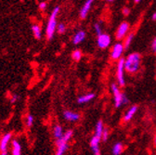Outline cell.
<instances>
[{
    "label": "cell",
    "mask_w": 156,
    "mask_h": 155,
    "mask_svg": "<svg viewBox=\"0 0 156 155\" xmlns=\"http://www.w3.org/2000/svg\"><path fill=\"white\" fill-rule=\"evenodd\" d=\"M141 64V55L140 53L129 54L125 61V69L128 73H136L140 69Z\"/></svg>",
    "instance_id": "1"
},
{
    "label": "cell",
    "mask_w": 156,
    "mask_h": 155,
    "mask_svg": "<svg viewBox=\"0 0 156 155\" xmlns=\"http://www.w3.org/2000/svg\"><path fill=\"white\" fill-rule=\"evenodd\" d=\"M60 10H61L60 7H55L52 9L51 14L48 18V22L47 28H46V35H47V38L48 40L52 39L55 32L57 31V27H58L57 17H58V13H60Z\"/></svg>",
    "instance_id": "2"
},
{
    "label": "cell",
    "mask_w": 156,
    "mask_h": 155,
    "mask_svg": "<svg viewBox=\"0 0 156 155\" xmlns=\"http://www.w3.org/2000/svg\"><path fill=\"white\" fill-rule=\"evenodd\" d=\"M73 136V130H67L66 132H64L63 137L61 139L56 140L55 155H64L65 151L68 149V143L72 139Z\"/></svg>",
    "instance_id": "3"
},
{
    "label": "cell",
    "mask_w": 156,
    "mask_h": 155,
    "mask_svg": "<svg viewBox=\"0 0 156 155\" xmlns=\"http://www.w3.org/2000/svg\"><path fill=\"white\" fill-rule=\"evenodd\" d=\"M111 90L113 95L114 99V106L115 108H120L123 105H126L129 102V100L126 97V95L123 94L118 86V85L116 84H112L111 86Z\"/></svg>",
    "instance_id": "4"
},
{
    "label": "cell",
    "mask_w": 156,
    "mask_h": 155,
    "mask_svg": "<svg viewBox=\"0 0 156 155\" xmlns=\"http://www.w3.org/2000/svg\"><path fill=\"white\" fill-rule=\"evenodd\" d=\"M125 59H120L117 62V68H116V78L118 82L119 86H124L126 85V79H125Z\"/></svg>",
    "instance_id": "5"
},
{
    "label": "cell",
    "mask_w": 156,
    "mask_h": 155,
    "mask_svg": "<svg viewBox=\"0 0 156 155\" xmlns=\"http://www.w3.org/2000/svg\"><path fill=\"white\" fill-rule=\"evenodd\" d=\"M124 50H125V48H124L123 43L114 44L112 48V51H111V58L112 60L119 61L120 59H122L121 57L124 53Z\"/></svg>",
    "instance_id": "6"
},
{
    "label": "cell",
    "mask_w": 156,
    "mask_h": 155,
    "mask_svg": "<svg viewBox=\"0 0 156 155\" xmlns=\"http://www.w3.org/2000/svg\"><path fill=\"white\" fill-rule=\"evenodd\" d=\"M129 23H126V22H124L122 23L119 27L117 28V31H116V33H115V37L117 40H122V39H125L126 36L128 34V31H129Z\"/></svg>",
    "instance_id": "7"
},
{
    "label": "cell",
    "mask_w": 156,
    "mask_h": 155,
    "mask_svg": "<svg viewBox=\"0 0 156 155\" xmlns=\"http://www.w3.org/2000/svg\"><path fill=\"white\" fill-rule=\"evenodd\" d=\"M12 138V133L5 134L0 140V155H8V145Z\"/></svg>",
    "instance_id": "8"
},
{
    "label": "cell",
    "mask_w": 156,
    "mask_h": 155,
    "mask_svg": "<svg viewBox=\"0 0 156 155\" xmlns=\"http://www.w3.org/2000/svg\"><path fill=\"white\" fill-rule=\"evenodd\" d=\"M111 42H112V38L107 33H102L101 35L98 36L97 44H98V47L101 49L107 48L111 45Z\"/></svg>",
    "instance_id": "9"
},
{
    "label": "cell",
    "mask_w": 156,
    "mask_h": 155,
    "mask_svg": "<svg viewBox=\"0 0 156 155\" xmlns=\"http://www.w3.org/2000/svg\"><path fill=\"white\" fill-rule=\"evenodd\" d=\"M101 139L93 136L90 140V148L93 151V155H101V150H100V142Z\"/></svg>",
    "instance_id": "10"
},
{
    "label": "cell",
    "mask_w": 156,
    "mask_h": 155,
    "mask_svg": "<svg viewBox=\"0 0 156 155\" xmlns=\"http://www.w3.org/2000/svg\"><path fill=\"white\" fill-rule=\"evenodd\" d=\"M92 4H93V0H87L84 3V5L82 6V8L80 9V11H79V16L81 19H86L87 16L88 15L90 9H91V7H92Z\"/></svg>",
    "instance_id": "11"
},
{
    "label": "cell",
    "mask_w": 156,
    "mask_h": 155,
    "mask_svg": "<svg viewBox=\"0 0 156 155\" xmlns=\"http://www.w3.org/2000/svg\"><path fill=\"white\" fill-rule=\"evenodd\" d=\"M63 117L65 120L69 122H77L80 119V114L75 111H65L63 112Z\"/></svg>",
    "instance_id": "12"
},
{
    "label": "cell",
    "mask_w": 156,
    "mask_h": 155,
    "mask_svg": "<svg viewBox=\"0 0 156 155\" xmlns=\"http://www.w3.org/2000/svg\"><path fill=\"white\" fill-rule=\"evenodd\" d=\"M86 36H87V33L85 31H83V30L77 31L73 36V44L78 45V44L82 43L86 39Z\"/></svg>",
    "instance_id": "13"
},
{
    "label": "cell",
    "mask_w": 156,
    "mask_h": 155,
    "mask_svg": "<svg viewBox=\"0 0 156 155\" xmlns=\"http://www.w3.org/2000/svg\"><path fill=\"white\" fill-rule=\"evenodd\" d=\"M136 111H138V106L136 105H133L131 106L125 113L124 115V121L125 122H129L130 120L133 119V117L135 116V114L136 113Z\"/></svg>",
    "instance_id": "14"
},
{
    "label": "cell",
    "mask_w": 156,
    "mask_h": 155,
    "mask_svg": "<svg viewBox=\"0 0 156 155\" xmlns=\"http://www.w3.org/2000/svg\"><path fill=\"white\" fill-rule=\"evenodd\" d=\"M11 152L12 155H22V145L17 139H13L11 141Z\"/></svg>",
    "instance_id": "15"
},
{
    "label": "cell",
    "mask_w": 156,
    "mask_h": 155,
    "mask_svg": "<svg viewBox=\"0 0 156 155\" xmlns=\"http://www.w3.org/2000/svg\"><path fill=\"white\" fill-rule=\"evenodd\" d=\"M95 94L94 93H87V94H85L79 98L77 99V102L79 104H85V103H87V102H90L91 100H93L95 99Z\"/></svg>",
    "instance_id": "16"
},
{
    "label": "cell",
    "mask_w": 156,
    "mask_h": 155,
    "mask_svg": "<svg viewBox=\"0 0 156 155\" xmlns=\"http://www.w3.org/2000/svg\"><path fill=\"white\" fill-rule=\"evenodd\" d=\"M63 135H64V132H63V128L62 125H56L53 127V137L56 140L61 139L63 137Z\"/></svg>",
    "instance_id": "17"
},
{
    "label": "cell",
    "mask_w": 156,
    "mask_h": 155,
    "mask_svg": "<svg viewBox=\"0 0 156 155\" xmlns=\"http://www.w3.org/2000/svg\"><path fill=\"white\" fill-rule=\"evenodd\" d=\"M104 132V125H103V122L101 120H99L96 124V127H95V135L96 137L100 138L101 139L102 138V134Z\"/></svg>",
    "instance_id": "18"
},
{
    "label": "cell",
    "mask_w": 156,
    "mask_h": 155,
    "mask_svg": "<svg viewBox=\"0 0 156 155\" xmlns=\"http://www.w3.org/2000/svg\"><path fill=\"white\" fill-rule=\"evenodd\" d=\"M124 151V145L121 142H117L112 146V155H120Z\"/></svg>",
    "instance_id": "19"
},
{
    "label": "cell",
    "mask_w": 156,
    "mask_h": 155,
    "mask_svg": "<svg viewBox=\"0 0 156 155\" xmlns=\"http://www.w3.org/2000/svg\"><path fill=\"white\" fill-rule=\"evenodd\" d=\"M32 32H33V34L34 36L36 38L37 40L41 39L42 37V32H41V28L38 24H34L32 26Z\"/></svg>",
    "instance_id": "20"
},
{
    "label": "cell",
    "mask_w": 156,
    "mask_h": 155,
    "mask_svg": "<svg viewBox=\"0 0 156 155\" xmlns=\"http://www.w3.org/2000/svg\"><path fill=\"white\" fill-rule=\"evenodd\" d=\"M133 39H134V33H129L126 36L125 39H124L123 45H124L125 49H127V48L130 47V45H131Z\"/></svg>",
    "instance_id": "21"
},
{
    "label": "cell",
    "mask_w": 156,
    "mask_h": 155,
    "mask_svg": "<svg viewBox=\"0 0 156 155\" xmlns=\"http://www.w3.org/2000/svg\"><path fill=\"white\" fill-rule=\"evenodd\" d=\"M81 58H82V52H81V50H79V49H75V50L72 53V59H73V61L78 62V61H80V60H81Z\"/></svg>",
    "instance_id": "22"
},
{
    "label": "cell",
    "mask_w": 156,
    "mask_h": 155,
    "mask_svg": "<svg viewBox=\"0 0 156 155\" xmlns=\"http://www.w3.org/2000/svg\"><path fill=\"white\" fill-rule=\"evenodd\" d=\"M94 29H95V33H96V34H97L98 36H100V35H101V34L103 33H102V27H101V25L100 23H95Z\"/></svg>",
    "instance_id": "23"
},
{
    "label": "cell",
    "mask_w": 156,
    "mask_h": 155,
    "mask_svg": "<svg viewBox=\"0 0 156 155\" xmlns=\"http://www.w3.org/2000/svg\"><path fill=\"white\" fill-rule=\"evenodd\" d=\"M66 32V25L63 23H58V27H57V33L60 34H63Z\"/></svg>",
    "instance_id": "24"
},
{
    "label": "cell",
    "mask_w": 156,
    "mask_h": 155,
    "mask_svg": "<svg viewBox=\"0 0 156 155\" xmlns=\"http://www.w3.org/2000/svg\"><path fill=\"white\" fill-rule=\"evenodd\" d=\"M34 124V116L32 114H29L27 115V117H26V125L28 127H31Z\"/></svg>",
    "instance_id": "25"
},
{
    "label": "cell",
    "mask_w": 156,
    "mask_h": 155,
    "mask_svg": "<svg viewBox=\"0 0 156 155\" xmlns=\"http://www.w3.org/2000/svg\"><path fill=\"white\" fill-rule=\"evenodd\" d=\"M108 138H109V131L107 129H104V132L102 134V138H101V140L106 142L108 140Z\"/></svg>",
    "instance_id": "26"
},
{
    "label": "cell",
    "mask_w": 156,
    "mask_h": 155,
    "mask_svg": "<svg viewBox=\"0 0 156 155\" xmlns=\"http://www.w3.org/2000/svg\"><path fill=\"white\" fill-rule=\"evenodd\" d=\"M47 2H40L39 3V5H38V9H40V10H45L46 9V8H47Z\"/></svg>",
    "instance_id": "27"
},
{
    "label": "cell",
    "mask_w": 156,
    "mask_h": 155,
    "mask_svg": "<svg viewBox=\"0 0 156 155\" xmlns=\"http://www.w3.org/2000/svg\"><path fill=\"white\" fill-rule=\"evenodd\" d=\"M122 12H123V15L124 16H128L130 14V9L127 8V7H125L123 9V10H122Z\"/></svg>",
    "instance_id": "28"
},
{
    "label": "cell",
    "mask_w": 156,
    "mask_h": 155,
    "mask_svg": "<svg viewBox=\"0 0 156 155\" xmlns=\"http://www.w3.org/2000/svg\"><path fill=\"white\" fill-rule=\"evenodd\" d=\"M18 99H19V96L18 95H16V94H14V95H12V97H11V99H10V103H15L17 100H18Z\"/></svg>",
    "instance_id": "29"
},
{
    "label": "cell",
    "mask_w": 156,
    "mask_h": 155,
    "mask_svg": "<svg viewBox=\"0 0 156 155\" xmlns=\"http://www.w3.org/2000/svg\"><path fill=\"white\" fill-rule=\"evenodd\" d=\"M151 49L154 53H156V37L154 38V39L152 40L151 42Z\"/></svg>",
    "instance_id": "30"
},
{
    "label": "cell",
    "mask_w": 156,
    "mask_h": 155,
    "mask_svg": "<svg viewBox=\"0 0 156 155\" xmlns=\"http://www.w3.org/2000/svg\"><path fill=\"white\" fill-rule=\"evenodd\" d=\"M151 20H152V21H154V22L156 21V11L152 14V16H151Z\"/></svg>",
    "instance_id": "31"
},
{
    "label": "cell",
    "mask_w": 156,
    "mask_h": 155,
    "mask_svg": "<svg viewBox=\"0 0 156 155\" xmlns=\"http://www.w3.org/2000/svg\"><path fill=\"white\" fill-rule=\"evenodd\" d=\"M153 144H154V146H155V148H156V135L154 136V139H153Z\"/></svg>",
    "instance_id": "32"
},
{
    "label": "cell",
    "mask_w": 156,
    "mask_h": 155,
    "mask_svg": "<svg viewBox=\"0 0 156 155\" xmlns=\"http://www.w3.org/2000/svg\"><path fill=\"white\" fill-rule=\"evenodd\" d=\"M135 3H136V4H139V3H140V0H136Z\"/></svg>",
    "instance_id": "33"
}]
</instances>
